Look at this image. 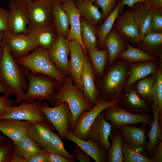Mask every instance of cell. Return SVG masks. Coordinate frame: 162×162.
Segmentation results:
<instances>
[{
    "label": "cell",
    "instance_id": "obj_12",
    "mask_svg": "<svg viewBox=\"0 0 162 162\" xmlns=\"http://www.w3.org/2000/svg\"><path fill=\"white\" fill-rule=\"evenodd\" d=\"M3 38L11 55L16 60L28 55L39 46L23 33L13 34L8 31L4 32Z\"/></svg>",
    "mask_w": 162,
    "mask_h": 162
},
{
    "label": "cell",
    "instance_id": "obj_32",
    "mask_svg": "<svg viewBox=\"0 0 162 162\" xmlns=\"http://www.w3.org/2000/svg\"><path fill=\"white\" fill-rule=\"evenodd\" d=\"M86 50L96 78L101 77L104 75L105 67L108 61L106 48L99 50L93 48Z\"/></svg>",
    "mask_w": 162,
    "mask_h": 162
},
{
    "label": "cell",
    "instance_id": "obj_38",
    "mask_svg": "<svg viewBox=\"0 0 162 162\" xmlns=\"http://www.w3.org/2000/svg\"><path fill=\"white\" fill-rule=\"evenodd\" d=\"M157 74L149 75L136 82L135 85L134 84L139 95L150 105L153 101L151 91L156 80Z\"/></svg>",
    "mask_w": 162,
    "mask_h": 162
},
{
    "label": "cell",
    "instance_id": "obj_41",
    "mask_svg": "<svg viewBox=\"0 0 162 162\" xmlns=\"http://www.w3.org/2000/svg\"><path fill=\"white\" fill-rule=\"evenodd\" d=\"M122 150L124 162H152L146 155L132 148L123 140Z\"/></svg>",
    "mask_w": 162,
    "mask_h": 162
},
{
    "label": "cell",
    "instance_id": "obj_45",
    "mask_svg": "<svg viewBox=\"0 0 162 162\" xmlns=\"http://www.w3.org/2000/svg\"><path fill=\"white\" fill-rule=\"evenodd\" d=\"M9 10L0 7V32L9 30Z\"/></svg>",
    "mask_w": 162,
    "mask_h": 162
},
{
    "label": "cell",
    "instance_id": "obj_55",
    "mask_svg": "<svg viewBox=\"0 0 162 162\" xmlns=\"http://www.w3.org/2000/svg\"><path fill=\"white\" fill-rule=\"evenodd\" d=\"M3 32H0V48L2 47L3 40Z\"/></svg>",
    "mask_w": 162,
    "mask_h": 162
},
{
    "label": "cell",
    "instance_id": "obj_10",
    "mask_svg": "<svg viewBox=\"0 0 162 162\" xmlns=\"http://www.w3.org/2000/svg\"><path fill=\"white\" fill-rule=\"evenodd\" d=\"M26 3L28 25L39 27L52 25V0H34Z\"/></svg>",
    "mask_w": 162,
    "mask_h": 162
},
{
    "label": "cell",
    "instance_id": "obj_22",
    "mask_svg": "<svg viewBox=\"0 0 162 162\" xmlns=\"http://www.w3.org/2000/svg\"><path fill=\"white\" fill-rule=\"evenodd\" d=\"M128 10L137 27L141 38L150 32L154 11L144 2H138Z\"/></svg>",
    "mask_w": 162,
    "mask_h": 162
},
{
    "label": "cell",
    "instance_id": "obj_16",
    "mask_svg": "<svg viewBox=\"0 0 162 162\" xmlns=\"http://www.w3.org/2000/svg\"><path fill=\"white\" fill-rule=\"evenodd\" d=\"M57 34L55 43L47 50L50 59L58 69L65 76H70L68 58L70 54L69 41L62 35Z\"/></svg>",
    "mask_w": 162,
    "mask_h": 162
},
{
    "label": "cell",
    "instance_id": "obj_51",
    "mask_svg": "<svg viewBox=\"0 0 162 162\" xmlns=\"http://www.w3.org/2000/svg\"><path fill=\"white\" fill-rule=\"evenodd\" d=\"M144 2L154 12L162 9V0H144Z\"/></svg>",
    "mask_w": 162,
    "mask_h": 162
},
{
    "label": "cell",
    "instance_id": "obj_40",
    "mask_svg": "<svg viewBox=\"0 0 162 162\" xmlns=\"http://www.w3.org/2000/svg\"><path fill=\"white\" fill-rule=\"evenodd\" d=\"M153 100L157 104L159 111V121L162 127V63L157 73L156 80L151 93Z\"/></svg>",
    "mask_w": 162,
    "mask_h": 162
},
{
    "label": "cell",
    "instance_id": "obj_8",
    "mask_svg": "<svg viewBox=\"0 0 162 162\" xmlns=\"http://www.w3.org/2000/svg\"><path fill=\"white\" fill-rule=\"evenodd\" d=\"M120 100V98H117L108 101L100 98L97 104L92 108L89 110H85L80 114L71 132L80 139L87 141L89 130L98 115L107 107L117 104Z\"/></svg>",
    "mask_w": 162,
    "mask_h": 162
},
{
    "label": "cell",
    "instance_id": "obj_25",
    "mask_svg": "<svg viewBox=\"0 0 162 162\" xmlns=\"http://www.w3.org/2000/svg\"><path fill=\"white\" fill-rule=\"evenodd\" d=\"M55 129L47 120L30 123L27 134L32 137L43 149L45 150L51 137V132Z\"/></svg>",
    "mask_w": 162,
    "mask_h": 162
},
{
    "label": "cell",
    "instance_id": "obj_29",
    "mask_svg": "<svg viewBox=\"0 0 162 162\" xmlns=\"http://www.w3.org/2000/svg\"><path fill=\"white\" fill-rule=\"evenodd\" d=\"M148 54L162 56V32H149L143 36L137 46Z\"/></svg>",
    "mask_w": 162,
    "mask_h": 162
},
{
    "label": "cell",
    "instance_id": "obj_13",
    "mask_svg": "<svg viewBox=\"0 0 162 162\" xmlns=\"http://www.w3.org/2000/svg\"><path fill=\"white\" fill-rule=\"evenodd\" d=\"M147 127L146 124L143 123L139 127L128 124L121 127L118 130L123 140L130 147L148 157V154L146 151L148 143L146 134Z\"/></svg>",
    "mask_w": 162,
    "mask_h": 162
},
{
    "label": "cell",
    "instance_id": "obj_39",
    "mask_svg": "<svg viewBox=\"0 0 162 162\" xmlns=\"http://www.w3.org/2000/svg\"><path fill=\"white\" fill-rule=\"evenodd\" d=\"M45 150L48 153H53L61 155L75 162L77 159L72 154L65 150L64 144L58 134L51 132L50 140L46 146Z\"/></svg>",
    "mask_w": 162,
    "mask_h": 162
},
{
    "label": "cell",
    "instance_id": "obj_14",
    "mask_svg": "<svg viewBox=\"0 0 162 162\" xmlns=\"http://www.w3.org/2000/svg\"><path fill=\"white\" fill-rule=\"evenodd\" d=\"M113 28L121 37L132 45L137 46L141 39L135 22L128 9L116 20Z\"/></svg>",
    "mask_w": 162,
    "mask_h": 162
},
{
    "label": "cell",
    "instance_id": "obj_44",
    "mask_svg": "<svg viewBox=\"0 0 162 162\" xmlns=\"http://www.w3.org/2000/svg\"><path fill=\"white\" fill-rule=\"evenodd\" d=\"M150 32H162V9L154 11L151 23Z\"/></svg>",
    "mask_w": 162,
    "mask_h": 162
},
{
    "label": "cell",
    "instance_id": "obj_5",
    "mask_svg": "<svg viewBox=\"0 0 162 162\" xmlns=\"http://www.w3.org/2000/svg\"><path fill=\"white\" fill-rule=\"evenodd\" d=\"M22 67L32 75H45L53 77L62 84L67 77L57 68L50 59L47 50L38 46L28 55L17 60Z\"/></svg>",
    "mask_w": 162,
    "mask_h": 162
},
{
    "label": "cell",
    "instance_id": "obj_28",
    "mask_svg": "<svg viewBox=\"0 0 162 162\" xmlns=\"http://www.w3.org/2000/svg\"><path fill=\"white\" fill-rule=\"evenodd\" d=\"M151 111L153 115V119L151 124L150 130H147L146 135L148 140L146 148V151L148 154L162 140V127L159 121V111L156 102L153 100L150 104Z\"/></svg>",
    "mask_w": 162,
    "mask_h": 162
},
{
    "label": "cell",
    "instance_id": "obj_23",
    "mask_svg": "<svg viewBox=\"0 0 162 162\" xmlns=\"http://www.w3.org/2000/svg\"><path fill=\"white\" fill-rule=\"evenodd\" d=\"M27 35L39 46L47 50L55 43L58 34L53 25L40 27L28 25Z\"/></svg>",
    "mask_w": 162,
    "mask_h": 162
},
{
    "label": "cell",
    "instance_id": "obj_35",
    "mask_svg": "<svg viewBox=\"0 0 162 162\" xmlns=\"http://www.w3.org/2000/svg\"><path fill=\"white\" fill-rule=\"evenodd\" d=\"M121 1L104 21L103 24L97 27L98 37V45L102 50L106 48L105 40L106 35L111 31L113 24L119 14Z\"/></svg>",
    "mask_w": 162,
    "mask_h": 162
},
{
    "label": "cell",
    "instance_id": "obj_54",
    "mask_svg": "<svg viewBox=\"0 0 162 162\" xmlns=\"http://www.w3.org/2000/svg\"><path fill=\"white\" fill-rule=\"evenodd\" d=\"M0 93H3L4 95H6V92L5 90L2 86L0 81Z\"/></svg>",
    "mask_w": 162,
    "mask_h": 162
},
{
    "label": "cell",
    "instance_id": "obj_49",
    "mask_svg": "<svg viewBox=\"0 0 162 162\" xmlns=\"http://www.w3.org/2000/svg\"><path fill=\"white\" fill-rule=\"evenodd\" d=\"M8 97L5 95L2 97L0 96V115L7 109L13 106L14 100L9 99Z\"/></svg>",
    "mask_w": 162,
    "mask_h": 162
},
{
    "label": "cell",
    "instance_id": "obj_34",
    "mask_svg": "<svg viewBox=\"0 0 162 162\" xmlns=\"http://www.w3.org/2000/svg\"><path fill=\"white\" fill-rule=\"evenodd\" d=\"M109 139L110 145L108 152L107 162H124L123 139L119 130L111 127Z\"/></svg>",
    "mask_w": 162,
    "mask_h": 162
},
{
    "label": "cell",
    "instance_id": "obj_50",
    "mask_svg": "<svg viewBox=\"0 0 162 162\" xmlns=\"http://www.w3.org/2000/svg\"><path fill=\"white\" fill-rule=\"evenodd\" d=\"M48 162H73L61 155L53 153H48Z\"/></svg>",
    "mask_w": 162,
    "mask_h": 162
},
{
    "label": "cell",
    "instance_id": "obj_24",
    "mask_svg": "<svg viewBox=\"0 0 162 162\" xmlns=\"http://www.w3.org/2000/svg\"><path fill=\"white\" fill-rule=\"evenodd\" d=\"M30 123L26 121L15 119H1L0 120V131L14 142L27 134Z\"/></svg>",
    "mask_w": 162,
    "mask_h": 162
},
{
    "label": "cell",
    "instance_id": "obj_36",
    "mask_svg": "<svg viewBox=\"0 0 162 162\" xmlns=\"http://www.w3.org/2000/svg\"><path fill=\"white\" fill-rule=\"evenodd\" d=\"M13 143L14 149L21 156L25 158L34 153L44 150L27 134Z\"/></svg>",
    "mask_w": 162,
    "mask_h": 162
},
{
    "label": "cell",
    "instance_id": "obj_56",
    "mask_svg": "<svg viewBox=\"0 0 162 162\" xmlns=\"http://www.w3.org/2000/svg\"><path fill=\"white\" fill-rule=\"evenodd\" d=\"M3 49L2 46V47L0 48V60H1L3 56Z\"/></svg>",
    "mask_w": 162,
    "mask_h": 162
},
{
    "label": "cell",
    "instance_id": "obj_17",
    "mask_svg": "<svg viewBox=\"0 0 162 162\" xmlns=\"http://www.w3.org/2000/svg\"><path fill=\"white\" fill-rule=\"evenodd\" d=\"M119 103L124 109L133 113L143 115L151 112L150 105L139 95L134 84L123 89Z\"/></svg>",
    "mask_w": 162,
    "mask_h": 162
},
{
    "label": "cell",
    "instance_id": "obj_46",
    "mask_svg": "<svg viewBox=\"0 0 162 162\" xmlns=\"http://www.w3.org/2000/svg\"><path fill=\"white\" fill-rule=\"evenodd\" d=\"M48 154L45 150L34 153L25 158V162H48Z\"/></svg>",
    "mask_w": 162,
    "mask_h": 162
},
{
    "label": "cell",
    "instance_id": "obj_3",
    "mask_svg": "<svg viewBox=\"0 0 162 162\" xmlns=\"http://www.w3.org/2000/svg\"><path fill=\"white\" fill-rule=\"evenodd\" d=\"M22 67L26 74L28 87L25 93L14 99L13 106H17L23 101L31 103L37 100L41 103L46 100L52 105V97L59 91L62 84L48 76L41 74L32 75L28 69Z\"/></svg>",
    "mask_w": 162,
    "mask_h": 162
},
{
    "label": "cell",
    "instance_id": "obj_43",
    "mask_svg": "<svg viewBox=\"0 0 162 162\" xmlns=\"http://www.w3.org/2000/svg\"><path fill=\"white\" fill-rule=\"evenodd\" d=\"M120 0H94V4L102 10L104 21L118 5Z\"/></svg>",
    "mask_w": 162,
    "mask_h": 162
},
{
    "label": "cell",
    "instance_id": "obj_27",
    "mask_svg": "<svg viewBox=\"0 0 162 162\" xmlns=\"http://www.w3.org/2000/svg\"><path fill=\"white\" fill-rule=\"evenodd\" d=\"M105 45L108 54L107 64L110 67L118 55L127 48V41L121 37L112 28L106 37Z\"/></svg>",
    "mask_w": 162,
    "mask_h": 162
},
{
    "label": "cell",
    "instance_id": "obj_33",
    "mask_svg": "<svg viewBox=\"0 0 162 162\" xmlns=\"http://www.w3.org/2000/svg\"><path fill=\"white\" fill-rule=\"evenodd\" d=\"M80 22V36L84 47L86 50L90 48L98 49L97 27L82 16Z\"/></svg>",
    "mask_w": 162,
    "mask_h": 162
},
{
    "label": "cell",
    "instance_id": "obj_26",
    "mask_svg": "<svg viewBox=\"0 0 162 162\" xmlns=\"http://www.w3.org/2000/svg\"><path fill=\"white\" fill-rule=\"evenodd\" d=\"M66 139L77 145L96 162H107L108 152L101 148L93 141L89 139L86 141L81 140L73 135L69 130L67 131Z\"/></svg>",
    "mask_w": 162,
    "mask_h": 162
},
{
    "label": "cell",
    "instance_id": "obj_7",
    "mask_svg": "<svg viewBox=\"0 0 162 162\" xmlns=\"http://www.w3.org/2000/svg\"><path fill=\"white\" fill-rule=\"evenodd\" d=\"M40 110L53 125L62 139L65 140L67 130H72L73 116L68 104L63 102L53 107L46 102L40 104Z\"/></svg>",
    "mask_w": 162,
    "mask_h": 162
},
{
    "label": "cell",
    "instance_id": "obj_21",
    "mask_svg": "<svg viewBox=\"0 0 162 162\" xmlns=\"http://www.w3.org/2000/svg\"><path fill=\"white\" fill-rule=\"evenodd\" d=\"M61 7L68 14L70 20V31L66 38L69 41L74 40L82 46L84 52L88 56L87 51L84 47L81 38L80 18L81 16L77 7L74 0H65Z\"/></svg>",
    "mask_w": 162,
    "mask_h": 162
},
{
    "label": "cell",
    "instance_id": "obj_11",
    "mask_svg": "<svg viewBox=\"0 0 162 162\" xmlns=\"http://www.w3.org/2000/svg\"><path fill=\"white\" fill-rule=\"evenodd\" d=\"M8 7L9 9V32L13 34H27L29 20L26 2L21 0H9Z\"/></svg>",
    "mask_w": 162,
    "mask_h": 162
},
{
    "label": "cell",
    "instance_id": "obj_15",
    "mask_svg": "<svg viewBox=\"0 0 162 162\" xmlns=\"http://www.w3.org/2000/svg\"><path fill=\"white\" fill-rule=\"evenodd\" d=\"M111 125L106 120L104 110L96 117L88 131V140L95 142L101 149L108 152L110 145L109 136Z\"/></svg>",
    "mask_w": 162,
    "mask_h": 162
},
{
    "label": "cell",
    "instance_id": "obj_52",
    "mask_svg": "<svg viewBox=\"0 0 162 162\" xmlns=\"http://www.w3.org/2000/svg\"><path fill=\"white\" fill-rule=\"evenodd\" d=\"M121 4L119 7V14H121L124 11L123 7L124 5H127L130 8L138 2H145L144 0H120Z\"/></svg>",
    "mask_w": 162,
    "mask_h": 162
},
{
    "label": "cell",
    "instance_id": "obj_6",
    "mask_svg": "<svg viewBox=\"0 0 162 162\" xmlns=\"http://www.w3.org/2000/svg\"><path fill=\"white\" fill-rule=\"evenodd\" d=\"M104 110L105 120L110 122L112 127L118 130L125 125L137 126L140 123L150 127L153 119L152 112L143 115L133 113L124 109L119 103L109 106Z\"/></svg>",
    "mask_w": 162,
    "mask_h": 162
},
{
    "label": "cell",
    "instance_id": "obj_20",
    "mask_svg": "<svg viewBox=\"0 0 162 162\" xmlns=\"http://www.w3.org/2000/svg\"><path fill=\"white\" fill-rule=\"evenodd\" d=\"M162 63V56L154 60L130 63L129 74L124 88L131 86L139 80L158 72Z\"/></svg>",
    "mask_w": 162,
    "mask_h": 162
},
{
    "label": "cell",
    "instance_id": "obj_37",
    "mask_svg": "<svg viewBox=\"0 0 162 162\" xmlns=\"http://www.w3.org/2000/svg\"><path fill=\"white\" fill-rule=\"evenodd\" d=\"M127 44V49L119 54L117 58L123 59L129 63H134L154 60L159 58L148 54L140 49L134 47L128 42Z\"/></svg>",
    "mask_w": 162,
    "mask_h": 162
},
{
    "label": "cell",
    "instance_id": "obj_53",
    "mask_svg": "<svg viewBox=\"0 0 162 162\" xmlns=\"http://www.w3.org/2000/svg\"><path fill=\"white\" fill-rule=\"evenodd\" d=\"M10 162H25V158L21 156L14 148Z\"/></svg>",
    "mask_w": 162,
    "mask_h": 162
},
{
    "label": "cell",
    "instance_id": "obj_57",
    "mask_svg": "<svg viewBox=\"0 0 162 162\" xmlns=\"http://www.w3.org/2000/svg\"><path fill=\"white\" fill-rule=\"evenodd\" d=\"M21 0L23 2H28V1H33L34 0Z\"/></svg>",
    "mask_w": 162,
    "mask_h": 162
},
{
    "label": "cell",
    "instance_id": "obj_47",
    "mask_svg": "<svg viewBox=\"0 0 162 162\" xmlns=\"http://www.w3.org/2000/svg\"><path fill=\"white\" fill-rule=\"evenodd\" d=\"M148 154L152 162H162V140L160 141L157 146Z\"/></svg>",
    "mask_w": 162,
    "mask_h": 162
},
{
    "label": "cell",
    "instance_id": "obj_31",
    "mask_svg": "<svg viewBox=\"0 0 162 162\" xmlns=\"http://www.w3.org/2000/svg\"><path fill=\"white\" fill-rule=\"evenodd\" d=\"M94 1L83 0L75 2L81 16L97 27L104 20L102 12L99 11L98 6L93 4Z\"/></svg>",
    "mask_w": 162,
    "mask_h": 162
},
{
    "label": "cell",
    "instance_id": "obj_30",
    "mask_svg": "<svg viewBox=\"0 0 162 162\" xmlns=\"http://www.w3.org/2000/svg\"><path fill=\"white\" fill-rule=\"evenodd\" d=\"M60 0H52V25L57 34L65 38L68 34L70 20L67 13L61 7Z\"/></svg>",
    "mask_w": 162,
    "mask_h": 162
},
{
    "label": "cell",
    "instance_id": "obj_18",
    "mask_svg": "<svg viewBox=\"0 0 162 162\" xmlns=\"http://www.w3.org/2000/svg\"><path fill=\"white\" fill-rule=\"evenodd\" d=\"M70 58L69 59L68 68L70 77L74 85L82 91L81 75L85 61L88 56L84 54L80 44L74 40L69 41Z\"/></svg>",
    "mask_w": 162,
    "mask_h": 162
},
{
    "label": "cell",
    "instance_id": "obj_48",
    "mask_svg": "<svg viewBox=\"0 0 162 162\" xmlns=\"http://www.w3.org/2000/svg\"><path fill=\"white\" fill-rule=\"evenodd\" d=\"M80 162H90L89 155L76 144L72 154Z\"/></svg>",
    "mask_w": 162,
    "mask_h": 162
},
{
    "label": "cell",
    "instance_id": "obj_2",
    "mask_svg": "<svg viewBox=\"0 0 162 162\" xmlns=\"http://www.w3.org/2000/svg\"><path fill=\"white\" fill-rule=\"evenodd\" d=\"M101 77L95 79L100 98L110 101L120 98L129 74L130 63L125 59L116 58Z\"/></svg>",
    "mask_w": 162,
    "mask_h": 162
},
{
    "label": "cell",
    "instance_id": "obj_58",
    "mask_svg": "<svg viewBox=\"0 0 162 162\" xmlns=\"http://www.w3.org/2000/svg\"><path fill=\"white\" fill-rule=\"evenodd\" d=\"M65 0H60L61 2H62L63 3L65 1ZM75 1H81L83 0H74Z\"/></svg>",
    "mask_w": 162,
    "mask_h": 162
},
{
    "label": "cell",
    "instance_id": "obj_42",
    "mask_svg": "<svg viewBox=\"0 0 162 162\" xmlns=\"http://www.w3.org/2000/svg\"><path fill=\"white\" fill-rule=\"evenodd\" d=\"M14 148L13 142L7 137L0 138V162H10Z\"/></svg>",
    "mask_w": 162,
    "mask_h": 162
},
{
    "label": "cell",
    "instance_id": "obj_1",
    "mask_svg": "<svg viewBox=\"0 0 162 162\" xmlns=\"http://www.w3.org/2000/svg\"><path fill=\"white\" fill-rule=\"evenodd\" d=\"M3 55L0 60V81L6 95L16 97L25 93L28 83L23 68L12 56L3 38Z\"/></svg>",
    "mask_w": 162,
    "mask_h": 162
},
{
    "label": "cell",
    "instance_id": "obj_9",
    "mask_svg": "<svg viewBox=\"0 0 162 162\" xmlns=\"http://www.w3.org/2000/svg\"><path fill=\"white\" fill-rule=\"evenodd\" d=\"M21 102L18 106H13L7 109L0 115V120L12 118L34 123L46 119L45 115L40 110L41 103L38 100L31 103L25 101Z\"/></svg>",
    "mask_w": 162,
    "mask_h": 162
},
{
    "label": "cell",
    "instance_id": "obj_59",
    "mask_svg": "<svg viewBox=\"0 0 162 162\" xmlns=\"http://www.w3.org/2000/svg\"><path fill=\"white\" fill-rule=\"evenodd\" d=\"M5 137H6L4 136H3L0 135V138H5Z\"/></svg>",
    "mask_w": 162,
    "mask_h": 162
},
{
    "label": "cell",
    "instance_id": "obj_19",
    "mask_svg": "<svg viewBox=\"0 0 162 162\" xmlns=\"http://www.w3.org/2000/svg\"><path fill=\"white\" fill-rule=\"evenodd\" d=\"M80 78L84 97L94 107L98 103L100 96L96 84V77L88 57L85 61Z\"/></svg>",
    "mask_w": 162,
    "mask_h": 162
},
{
    "label": "cell",
    "instance_id": "obj_4",
    "mask_svg": "<svg viewBox=\"0 0 162 162\" xmlns=\"http://www.w3.org/2000/svg\"><path fill=\"white\" fill-rule=\"evenodd\" d=\"M52 100L53 106H57L63 102L68 104L73 116L71 132L80 114L94 107L86 100L82 91L73 84L71 78L69 76H67L59 91L54 94Z\"/></svg>",
    "mask_w": 162,
    "mask_h": 162
}]
</instances>
